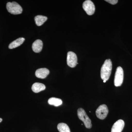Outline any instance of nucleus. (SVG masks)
Instances as JSON below:
<instances>
[{"mask_svg":"<svg viewBox=\"0 0 132 132\" xmlns=\"http://www.w3.org/2000/svg\"><path fill=\"white\" fill-rule=\"evenodd\" d=\"M112 62L110 59L106 60L102 67L101 70V77L103 80H108L111 75L112 70Z\"/></svg>","mask_w":132,"mask_h":132,"instance_id":"obj_1","label":"nucleus"},{"mask_svg":"<svg viewBox=\"0 0 132 132\" xmlns=\"http://www.w3.org/2000/svg\"><path fill=\"white\" fill-rule=\"evenodd\" d=\"M77 113L78 118L84 123L86 128H91L92 127V121L85 110L82 108L78 109Z\"/></svg>","mask_w":132,"mask_h":132,"instance_id":"obj_2","label":"nucleus"},{"mask_svg":"<svg viewBox=\"0 0 132 132\" xmlns=\"http://www.w3.org/2000/svg\"><path fill=\"white\" fill-rule=\"evenodd\" d=\"M6 8L9 12L13 14H20L22 12V9L20 5L15 2H8Z\"/></svg>","mask_w":132,"mask_h":132,"instance_id":"obj_3","label":"nucleus"},{"mask_svg":"<svg viewBox=\"0 0 132 132\" xmlns=\"http://www.w3.org/2000/svg\"><path fill=\"white\" fill-rule=\"evenodd\" d=\"M124 79V72L123 68L118 67L116 72L114 79V85L116 87L120 86L123 83Z\"/></svg>","mask_w":132,"mask_h":132,"instance_id":"obj_4","label":"nucleus"},{"mask_svg":"<svg viewBox=\"0 0 132 132\" xmlns=\"http://www.w3.org/2000/svg\"><path fill=\"white\" fill-rule=\"evenodd\" d=\"M109 112L108 107L105 104L101 105L96 111L97 118L101 120H104L107 116Z\"/></svg>","mask_w":132,"mask_h":132,"instance_id":"obj_5","label":"nucleus"},{"mask_svg":"<svg viewBox=\"0 0 132 132\" xmlns=\"http://www.w3.org/2000/svg\"><path fill=\"white\" fill-rule=\"evenodd\" d=\"M82 7L88 15H92L94 14L95 11V6L92 1L90 0L85 1L82 4Z\"/></svg>","mask_w":132,"mask_h":132,"instance_id":"obj_6","label":"nucleus"},{"mask_svg":"<svg viewBox=\"0 0 132 132\" xmlns=\"http://www.w3.org/2000/svg\"><path fill=\"white\" fill-rule=\"evenodd\" d=\"M78 59L77 55L73 52H69L68 53L67 57V63L71 68L75 67L77 65Z\"/></svg>","mask_w":132,"mask_h":132,"instance_id":"obj_7","label":"nucleus"},{"mask_svg":"<svg viewBox=\"0 0 132 132\" xmlns=\"http://www.w3.org/2000/svg\"><path fill=\"white\" fill-rule=\"evenodd\" d=\"M125 123L124 121L120 119L114 124L111 129V132H121L123 130Z\"/></svg>","mask_w":132,"mask_h":132,"instance_id":"obj_8","label":"nucleus"},{"mask_svg":"<svg viewBox=\"0 0 132 132\" xmlns=\"http://www.w3.org/2000/svg\"><path fill=\"white\" fill-rule=\"evenodd\" d=\"M50 71L47 69L42 68L37 69L35 72V75L38 78L45 79L48 75Z\"/></svg>","mask_w":132,"mask_h":132,"instance_id":"obj_9","label":"nucleus"},{"mask_svg":"<svg viewBox=\"0 0 132 132\" xmlns=\"http://www.w3.org/2000/svg\"><path fill=\"white\" fill-rule=\"evenodd\" d=\"M43 46V44L42 41L40 39L36 40L33 43L32 48L35 53H39L42 50Z\"/></svg>","mask_w":132,"mask_h":132,"instance_id":"obj_10","label":"nucleus"},{"mask_svg":"<svg viewBox=\"0 0 132 132\" xmlns=\"http://www.w3.org/2000/svg\"><path fill=\"white\" fill-rule=\"evenodd\" d=\"M46 86L44 84L39 82H35L32 87V90L35 93H38L45 90Z\"/></svg>","mask_w":132,"mask_h":132,"instance_id":"obj_11","label":"nucleus"},{"mask_svg":"<svg viewBox=\"0 0 132 132\" xmlns=\"http://www.w3.org/2000/svg\"><path fill=\"white\" fill-rule=\"evenodd\" d=\"M25 39L23 38H20L16 39L15 40L11 42L9 46L10 49H13L19 46L24 43Z\"/></svg>","mask_w":132,"mask_h":132,"instance_id":"obj_12","label":"nucleus"},{"mask_svg":"<svg viewBox=\"0 0 132 132\" xmlns=\"http://www.w3.org/2000/svg\"><path fill=\"white\" fill-rule=\"evenodd\" d=\"M47 20V17L43 15H38L35 17L36 24L38 26H41Z\"/></svg>","mask_w":132,"mask_h":132,"instance_id":"obj_13","label":"nucleus"},{"mask_svg":"<svg viewBox=\"0 0 132 132\" xmlns=\"http://www.w3.org/2000/svg\"><path fill=\"white\" fill-rule=\"evenodd\" d=\"M48 104L50 105L58 106L62 104V101L61 99L58 98L52 97L50 98L48 100Z\"/></svg>","mask_w":132,"mask_h":132,"instance_id":"obj_14","label":"nucleus"},{"mask_svg":"<svg viewBox=\"0 0 132 132\" xmlns=\"http://www.w3.org/2000/svg\"><path fill=\"white\" fill-rule=\"evenodd\" d=\"M57 128L60 132H71L70 128L65 123H59L57 126Z\"/></svg>","mask_w":132,"mask_h":132,"instance_id":"obj_15","label":"nucleus"},{"mask_svg":"<svg viewBox=\"0 0 132 132\" xmlns=\"http://www.w3.org/2000/svg\"><path fill=\"white\" fill-rule=\"evenodd\" d=\"M105 1L109 3L112 5H113L116 4L118 2V0H106Z\"/></svg>","mask_w":132,"mask_h":132,"instance_id":"obj_16","label":"nucleus"},{"mask_svg":"<svg viewBox=\"0 0 132 132\" xmlns=\"http://www.w3.org/2000/svg\"><path fill=\"white\" fill-rule=\"evenodd\" d=\"M2 118H0V123L2 122Z\"/></svg>","mask_w":132,"mask_h":132,"instance_id":"obj_17","label":"nucleus"},{"mask_svg":"<svg viewBox=\"0 0 132 132\" xmlns=\"http://www.w3.org/2000/svg\"><path fill=\"white\" fill-rule=\"evenodd\" d=\"M103 81H104V82H106V81L104 80Z\"/></svg>","mask_w":132,"mask_h":132,"instance_id":"obj_18","label":"nucleus"}]
</instances>
